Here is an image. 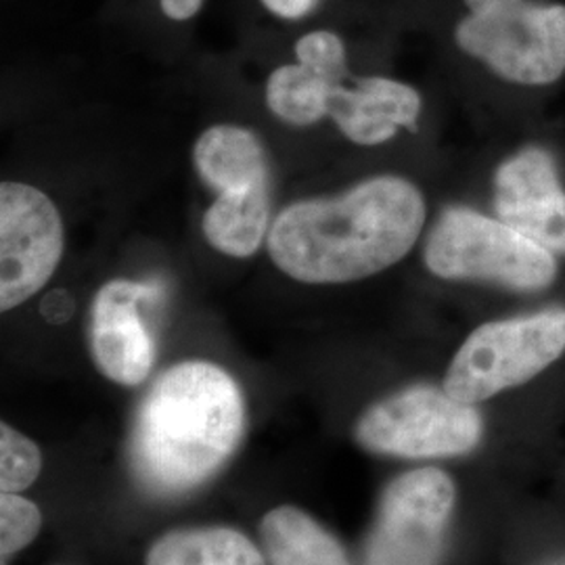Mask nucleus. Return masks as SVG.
<instances>
[{"instance_id":"7","label":"nucleus","mask_w":565,"mask_h":565,"mask_svg":"<svg viewBox=\"0 0 565 565\" xmlns=\"http://www.w3.org/2000/svg\"><path fill=\"white\" fill-rule=\"evenodd\" d=\"M455 503V482L438 467L394 478L364 539L363 565H443Z\"/></svg>"},{"instance_id":"8","label":"nucleus","mask_w":565,"mask_h":565,"mask_svg":"<svg viewBox=\"0 0 565 565\" xmlns=\"http://www.w3.org/2000/svg\"><path fill=\"white\" fill-rule=\"evenodd\" d=\"M63 254L60 210L46 193L21 182L0 186V310L39 294Z\"/></svg>"},{"instance_id":"14","label":"nucleus","mask_w":565,"mask_h":565,"mask_svg":"<svg viewBox=\"0 0 565 565\" xmlns=\"http://www.w3.org/2000/svg\"><path fill=\"white\" fill-rule=\"evenodd\" d=\"M193 162L203 181L224 191L268 182V163L260 141L239 126H214L195 142Z\"/></svg>"},{"instance_id":"17","label":"nucleus","mask_w":565,"mask_h":565,"mask_svg":"<svg viewBox=\"0 0 565 565\" xmlns=\"http://www.w3.org/2000/svg\"><path fill=\"white\" fill-rule=\"evenodd\" d=\"M42 452L34 440L13 425H0V490L20 494L39 480Z\"/></svg>"},{"instance_id":"6","label":"nucleus","mask_w":565,"mask_h":565,"mask_svg":"<svg viewBox=\"0 0 565 565\" xmlns=\"http://www.w3.org/2000/svg\"><path fill=\"white\" fill-rule=\"evenodd\" d=\"M457 42L503 81L545 86L565 72V7L488 0L459 23Z\"/></svg>"},{"instance_id":"5","label":"nucleus","mask_w":565,"mask_h":565,"mask_svg":"<svg viewBox=\"0 0 565 565\" xmlns=\"http://www.w3.org/2000/svg\"><path fill=\"white\" fill-rule=\"evenodd\" d=\"M565 352V310L482 324L461 343L445 377L459 403L480 404L541 375Z\"/></svg>"},{"instance_id":"21","label":"nucleus","mask_w":565,"mask_h":565,"mask_svg":"<svg viewBox=\"0 0 565 565\" xmlns=\"http://www.w3.org/2000/svg\"><path fill=\"white\" fill-rule=\"evenodd\" d=\"M203 0H160L162 4V11L170 18V20H189L193 18L200 7H202Z\"/></svg>"},{"instance_id":"12","label":"nucleus","mask_w":565,"mask_h":565,"mask_svg":"<svg viewBox=\"0 0 565 565\" xmlns=\"http://www.w3.org/2000/svg\"><path fill=\"white\" fill-rule=\"evenodd\" d=\"M260 541L268 565H352L342 543L300 507L270 509Z\"/></svg>"},{"instance_id":"11","label":"nucleus","mask_w":565,"mask_h":565,"mask_svg":"<svg viewBox=\"0 0 565 565\" xmlns=\"http://www.w3.org/2000/svg\"><path fill=\"white\" fill-rule=\"evenodd\" d=\"M422 97L413 86L390 78H361L354 88L333 84L327 99V116L350 141L380 145L403 126L415 130Z\"/></svg>"},{"instance_id":"19","label":"nucleus","mask_w":565,"mask_h":565,"mask_svg":"<svg viewBox=\"0 0 565 565\" xmlns=\"http://www.w3.org/2000/svg\"><path fill=\"white\" fill-rule=\"evenodd\" d=\"M296 55L306 67L323 76L331 84H340L345 74L343 42L331 32H312L296 46Z\"/></svg>"},{"instance_id":"3","label":"nucleus","mask_w":565,"mask_h":565,"mask_svg":"<svg viewBox=\"0 0 565 565\" xmlns=\"http://www.w3.org/2000/svg\"><path fill=\"white\" fill-rule=\"evenodd\" d=\"M425 266L448 281H486L520 291L551 287L555 254L469 207H448L429 231Z\"/></svg>"},{"instance_id":"23","label":"nucleus","mask_w":565,"mask_h":565,"mask_svg":"<svg viewBox=\"0 0 565 565\" xmlns=\"http://www.w3.org/2000/svg\"><path fill=\"white\" fill-rule=\"evenodd\" d=\"M551 565H565V562H557V564H551Z\"/></svg>"},{"instance_id":"22","label":"nucleus","mask_w":565,"mask_h":565,"mask_svg":"<svg viewBox=\"0 0 565 565\" xmlns=\"http://www.w3.org/2000/svg\"><path fill=\"white\" fill-rule=\"evenodd\" d=\"M465 2H467V7H469V9H476V7L484 4V2H488V0H465Z\"/></svg>"},{"instance_id":"1","label":"nucleus","mask_w":565,"mask_h":565,"mask_svg":"<svg viewBox=\"0 0 565 565\" xmlns=\"http://www.w3.org/2000/svg\"><path fill=\"white\" fill-rule=\"evenodd\" d=\"M243 434L245 401L237 382L207 361L174 364L135 413L130 473L149 497L181 499L221 473Z\"/></svg>"},{"instance_id":"15","label":"nucleus","mask_w":565,"mask_h":565,"mask_svg":"<svg viewBox=\"0 0 565 565\" xmlns=\"http://www.w3.org/2000/svg\"><path fill=\"white\" fill-rule=\"evenodd\" d=\"M268 216V182L224 191L203 216V235L214 249L226 256L247 258L260 247Z\"/></svg>"},{"instance_id":"20","label":"nucleus","mask_w":565,"mask_h":565,"mask_svg":"<svg viewBox=\"0 0 565 565\" xmlns=\"http://www.w3.org/2000/svg\"><path fill=\"white\" fill-rule=\"evenodd\" d=\"M263 2L273 13L287 20H296L306 15L317 0H263Z\"/></svg>"},{"instance_id":"10","label":"nucleus","mask_w":565,"mask_h":565,"mask_svg":"<svg viewBox=\"0 0 565 565\" xmlns=\"http://www.w3.org/2000/svg\"><path fill=\"white\" fill-rule=\"evenodd\" d=\"M497 218L553 254H565V191L551 153L527 147L494 174Z\"/></svg>"},{"instance_id":"9","label":"nucleus","mask_w":565,"mask_h":565,"mask_svg":"<svg viewBox=\"0 0 565 565\" xmlns=\"http://www.w3.org/2000/svg\"><path fill=\"white\" fill-rule=\"evenodd\" d=\"M156 296L147 282H105L90 306V356L103 375L120 385H139L156 363V343L142 323L141 306Z\"/></svg>"},{"instance_id":"2","label":"nucleus","mask_w":565,"mask_h":565,"mask_svg":"<svg viewBox=\"0 0 565 565\" xmlns=\"http://www.w3.org/2000/svg\"><path fill=\"white\" fill-rule=\"evenodd\" d=\"M424 224L419 189L401 177H377L340 198L285 207L270 226L268 254L296 281H361L401 263Z\"/></svg>"},{"instance_id":"16","label":"nucleus","mask_w":565,"mask_h":565,"mask_svg":"<svg viewBox=\"0 0 565 565\" xmlns=\"http://www.w3.org/2000/svg\"><path fill=\"white\" fill-rule=\"evenodd\" d=\"M331 82L306 65H282L266 86V103L281 120L310 126L327 116Z\"/></svg>"},{"instance_id":"18","label":"nucleus","mask_w":565,"mask_h":565,"mask_svg":"<svg viewBox=\"0 0 565 565\" xmlns=\"http://www.w3.org/2000/svg\"><path fill=\"white\" fill-rule=\"evenodd\" d=\"M42 527V511L30 499L15 492H2L0 497V555L2 565L30 545Z\"/></svg>"},{"instance_id":"4","label":"nucleus","mask_w":565,"mask_h":565,"mask_svg":"<svg viewBox=\"0 0 565 565\" xmlns=\"http://www.w3.org/2000/svg\"><path fill=\"white\" fill-rule=\"evenodd\" d=\"M484 438L478 404L459 403L445 387L411 385L371 404L354 425L366 452L398 459H452L473 452Z\"/></svg>"},{"instance_id":"13","label":"nucleus","mask_w":565,"mask_h":565,"mask_svg":"<svg viewBox=\"0 0 565 565\" xmlns=\"http://www.w3.org/2000/svg\"><path fill=\"white\" fill-rule=\"evenodd\" d=\"M145 565H268L264 551L231 525H193L162 534Z\"/></svg>"}]
</instances>
